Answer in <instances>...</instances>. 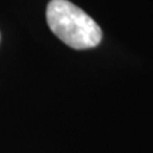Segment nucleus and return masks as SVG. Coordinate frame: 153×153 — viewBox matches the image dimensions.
Listing matches in <instances>:
<instances>
[{"mask_svg": "<svg viewBox=\"0 0 153 153\" xmlns=\"http://www.w3.org/2000/svg\"><path fill=\"white\" fill-rule=\"evenodd\" d=\"M46 19L52 33L75 50L92 49L102 40V31L94 19L68 0H51Z\"/></svg>", "mask_w": 153, "mask_h": 153, "instance_id": "obj_1", "label": "nucleus"}]
</instances>
